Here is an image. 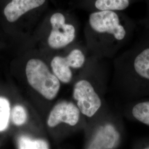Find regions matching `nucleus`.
<instances>
[{
	"label": "nucleus",
	"instance_id": "39448f33",
	"mask_svg": "<svg viewBox=\"0 0 149 149\" xmlns=\"http://www.w3.org/2000/svg\"><path fill=\"white\" fill-rule=\"evenodd\" d=\"M73 97L81 113L89 118H93L101 113L103 101L100 92L91 80L82 79L74 86Z\"/></svg>",
	"mask_w": 149,
	"mask_h": 149
},
{
	"label": "nucleus",
	"instance_id": "0eeeda50",
	"mask_svg": "<svg viewBox=\"0 0 149 149\" xmlns=\"http://www.w3.org/2000/svg\"><path fill=\"white\" fill-rule=\"evenodd\" d=\"M85 54L80 49H74L66 57L55 56L51 62L54 74L59 81L69 83L72 79V73L70 68L79 69L85 64Z\"/></svg>",
	"mask_w": 149,
	"mask_h": 149
},
{
	"label": "nucleus",
	"instance_id": "4468645a",
	"mask_svg": "<svg viewBox=\"0 0 149 149\" xmlns=\"http://www.w3.org/2000/svg\"><path fill=\"white\" fill-rule=\"evenodd\" d=\"M145 1L146 3L147 12H146V16L144 18V20L143 21L142 23L149 33V0H145Z\"/></svg>",
	"mask_w": 149,
	"mask_h": 149
},
{
	"label": "nucleus",
	"instance_id": "f03ea898",
	"mask_svg": "<svg viewBox=\"0 0 149 149\" xmlns=\"http://www.w3.org/2000/svg\"><path fill=\"white\" fill-rule=\"evenodd\" d=\"M88 24L95 49L108 57H113L125 46L135 28L131 18L117 11H94L89 16Z\"/></svg>",
	"mask_w": 149,
	"mask_h": 149
},
{
	"label": "nucleus",
	"instance_id": "f257e3e1",
	"mask_svg": "<svg viewBox=\"0 0 149 149\" xmlns=\"http://www.w3.org/2000/svg\"><path fill=\"white\" fill-rule=\"evenodd\" d=\"M114 83L118 95L127 102L149 98V33L116 59Z\"/></svg>",
	"mask_w": 149,
	"mask_h": 149
},
{
	"label": "nucleus",
	"instance_id": "9b49d317",
	"mask_svg": "<svg viewBox=\"0 0 149 149\" xmlns=\"http://www.w3.org/2000/svg\"><path fill=\"white\" fill-rule=\"evenodd\" d=\"M18 149H48V143L42 139H31L26 136H22L18 142Z\"/></svg>",
	"mask_w": 149,
	"mask_h": 149
},
{
	"label": "nucleus",
	"instance_id": "9d476101",
	"mask_svg": "<svg viewBox=\"0 0 149 149\" xmlns=\"http://www.w3.org/2000/svg\"><path fill=\"white\" fill-rule=\"evenodd\" d=\"M136 0H93L92 6L95 11L123 12Z\"/></svg>",
	"mask_w": 149,
	"mask_h": 149
},
{
	"label": "nucleus",
	"instance_id": "ddd939ff",
	"mask_svg": "<svg viewBox=\"0 0 149 149\" xmlns=\"http://www.w3.org/2000/svg\"><path fill=\"white\" fill-rule=\"evenodd\" d=\"M12 120L15 125L21 126L27 122V113L25 108L20 105H17L12 109Z\"/></svg>",
	"mask_w": 149,
	"mask_h": 149
},
{
	"label": "nucleus",
	"instance_id": "423d86ee",
	"mask_svg": "<svg viewBox=\"0 0 149 149\" xmlns=\"http://www.w3.org/2000/svg\"><path fill=\"white\" fill-rule=\"evenodd\" d=\"M52 31L48 37V43L50 48L58 49L65 47L72 43L75 38L74 26L65 23V17L60 12H56L50 19Z\"/></svg>",
	"mask_w": 149,
	"mask_h": 149
},
{
	"label": "nucleus",
	"instance_id": "1a4fd4ad",
	"mask_svg": "<svg viewBox=\"0 0 149 149\" xmlns=\"http://www.w3.org/2000/svg\"><path fill=\"white\" fill-rule=\"evenodd\" d=\"M45 1L46 0H12L6 6L3 13L6 19L13 23L28 12L42 6Z\"/></svg>",
	"mask_w": 149,
	"mask_h": 149
},
{
	"label": "nucleus",
	"instance_id": "20e7f679",
	"mask_svg": "<svg viewBox=\"0 0 149 149\" xmlns=\"http://www.w3.org/2000/svg\"><path fill=\"white\" fill-rule=\"evenodd\" d=\"M26 74L29 85L48 100H54L58 93L60 83L42 60L32 59L27 63Z\"/></svg>",
	"mask_w": 149,
	"mask_h": 149
},
{
	"label": "nucleus",
	"instance_id": "7ed1b4c3",
	"mask_svg": "<svg viewBox=\"0 0 149 149\" xmlns=\"http://www.w3.org/2000/svg\"><path fill=\"white\" fill-rule=\"evenodd\" d=\"M103 116L90 128L86 149H118L123 143L125 130L122 115L108 111Z\"/></svg>",
	"mask_w": 149,
	"mask_h": 149
},
{
	"label": "nucleus",
	"instance_id": "f8f14e48",
	"mask_svg": "<svg viewBox=\"0 0 149 149\" xmlns=\"http://www.w3.org/2000/svg\"><path fill=\"white\" fill-rule=\"evenodd\" d=\"M10 116V102L6 98L0 97V132L5 130L8 127Z\"/></svg>",
	"mask_w": 149,
	"mask_h": 149
},
{
	"label": "nucleus",
	"instance_id": "6e6552de",
	"mask_svg": "<svg viewBox=\"0 0 149 149\" xmlns=\"http://www.w3.org/2000/svg\"><path fill=\"white\" fill-rule=\"evenodd\" d=\"M81 112L78 107L72 102H61L58 103L50 112L48 125L51 128L61 123H65L71 126H75L80 121Z\"/></svg>",
	"mask_w": 149,
	"mask_h": 149
}]
</instances>
